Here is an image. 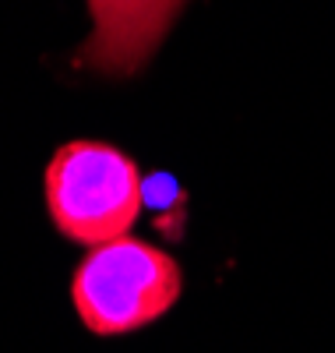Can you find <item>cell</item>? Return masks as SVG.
<instances>
[{
    "instance_id": "6da1fadb",
    "label": "cell",
    "mask_w": 335,
    "mask_h": 353,
    "mask_svg": "<svg viewBox=\"0 0 335 353\" xmlns=\"http://www.w3.org/2000/svg\"><path fill=\"white\" fill-rule=\"evenodd\" d=\"M180 293H184L180 261L166 248L131 233L88 248L71 272L74 314L99 339L148 329L176 307Z\"/></svg>"
},
{
    "instance_id": "7a4b0ae2",
    "label": "cell",
    "mask_w": 335,
    "mask_h": 353,
    "mask_svg": "<svg viewBox=\"0 0 335 353\" xmlns=\"http://www.w3.org/2000/svg\"><path fill=\"white\" fill-rule=\"evenodd\" d=\"M50 223L81 248L128 237L145 209L138 163L99 138H74L53 152L43 173Z\"/></svg>"
},
{
    "instance_id": "3957f363",
    "label": "cell",
    "mask_w": 335,
    "mask_h": 353,
    "mask_svg": "<svg viewBox=\"0 0 335 353\" xmlns=\"http://www.w3.org/2000/svg\"><path fill=\"white\" fill-rule=\"evenodd\" d=\"M92 32L74 53V71L113 81L134 78L166 43L187 0H85Z\"/></svg>"
}]
</instances>
